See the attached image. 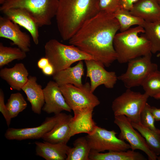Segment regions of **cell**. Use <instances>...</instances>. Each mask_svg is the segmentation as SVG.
<instances>
[{
	"label": "cell",
	"instance_id": "cell-1",
	"mask_svg": "<svg viewBox=\"0 0 160 160\" xmlns=\"http://www.w3.org/2000/svg\"><path fill=\"white\" fill-rule=\"evenodd\" d=\"M119 29L113 13L100 11L83 25L69 43L108 67L117 59L113 41Z\"/></svg>",
	"mask_w": 160,
	"mask_h": 160
},
{
	"label": "cell",
	"instance_id": "cell-2",
	"mask_svg": "<svg viewBox=\"0 0 160 160\" xmlns=\"http://www.w3.org/2000/svg\"><path fill=\"white\" fill-rule=\"evenodd\" d=\"M55 16L62 39L69 40L89 20L100 11L99 0H58Z\"/></svg>",
	"mask_w": 160,
	"mask_h": 160
},
{
	"label": "cell",
	"instance_id": "cell-3",
	"mask_svg": "<svg viewBox=\"0 0 160 160\" xmlns=\"http://www.w3.org/2000/svg\"><path fill=\"white\" fill-rule=\"evenodd\" d=\"M144 32L142 26H137L116 34L113 44L118 62L128 63L151 53L150 43L145 34L138 35L140 33Z\"/></svg>",
	"mask_w": 160,
	"mask_h": 160
},
{
	"label": "cell",
	"instance_id": "cell-4",
	"mask_svg": "<svg viewBox=\"0 0 160 160\" xmlns=\"http://www.w3.org/2000/svg\"><path fill=\"white\" fill-rule=\"evenodd\" d=\"M44 49L45 57L53 67L55 73L70 67L76 62L94 59L75 46L63 44L56 39L47 41Z\"/></svg>",
	"mask_w": 160,
	"mask_h": 160
},
{
	"label": "cell",
	"instance_id": "cell-5",
	"mask_svg": "<svg viewBox=\"0 0 160 160\" xmlns=\"http://www.w3.org/2000/svg\"><path fill=\"white\" fill-rule=\"evenodd\" d=\"M58 0H7L1 6V12L7 9L19 8L27 11L39 27L50 25L55 17Z\"/></svg>",
	"mask_w": 160,
	"mask_h": 160
},
{
	"label": "cell",
	"instance_id": "cell-6",
	"mask_svg": "<svg viewBox=\"0 0 160 160\" xmlns=\"http://www.w3.org/2000/svg\"><path fill=\"white\" fill-rule=\"evenodd\" d=\"M67 104L74 112V116L82 113L92 112L100 102L91 90L87 82L80 87L67 84L60 86Z\"/></svg>",
	"mask_w": 160,
	"mask_h": 160
},
{
	"label": "cell",
	"instance_id": "cell-7",
	"mask_svg": "<svg viewBox=\"0 0 160 160\" xmlns=\"http://www.w3.org/2000/svg\"><path fill=\"white\" fill-rule=\"evenodd\" d=\"M149 97L145 93L142 94L127 89L112 103L114 116L124 115L131 122H140L141 113Z\"/></svg>",
	"mask_w": 160,
	"mask_h": 160
},
{
	"label": "cell",
	"instance_id": "cell-8",
	"mask_svg": "<svg viewBox=\"0 0 160 160\" xmlns=\"http://www.w3.org/2000/svg\"><path fill=\"white\" fill-rule=\"evenodd\" d=\"M151 54L129 61L126 71L118 77L127 89L141 86L150 73L158 70L157 65L151 61Z\"/></svg>",
	"mask_w": 160,
	"mask_h": 160
},
{
	"label": "cell",
	"instance_id": "cell-9",
	"mask_svg": "<svg viewBox=\"0 0 160 160\" xmlns=\"http://www.w3.org/2000/svg\"><path fill=\"white\" fill-rule=\"evenodd\" d=\"M117 132L96 126L85 137L91 149L98 152L125 151L130 149L129 143L116 137Z\"/></svg>",
	"mask_w": 160,
	"mask_h": 160
},
{
	"label": "cell",
	"instance_id": "cell-10",
	"mask_svg": "<svg viewBox=\"0 0 160 160\" xmlns=\"http://www.w3.org/2000/svg\"><path fill=\"white\" fill-rule=\"evenodd\" d=\"M114 122L120 130L118 137L128 142L131 150L142 151L147 155L149 160L157 159V156L151 150L144 138L135 129L131 121L125 116H114Z\"/></svg>",
	"mask_w": 160,
	"mask_h": 160
},
{
	"label": "cell",
	"instance_id": "cell-11",
	"mask_svg": "<svg viewBox=\"0 0 160 160\" xmlns=\"http://www.w3.org/2000/svg\"><path fill=\"white\" fill-rule=\"evenodd\" d=\"M62 113L47 117L41 125L36 127L8 128L5 133L4 136L9 140H22L42 138L45 134L53 128L60 119Z\"/></svg>",
	"mask_w": 160,
	"mask_h": 160
},
{
	"label": "cell",
	"instance_id": "cell-12",
	"mask_svg": "<svg viewBox=\"0 0 160 160\" xmlns=\"http://www.w3.org/2000/svg\"><path fill=\"white\" fill-rule=\"evenodd\" d=\"M87 69L86 76L89 78L92 92L101 85L108 89L114 87L118 80L114 71H108L105 66L99 62L94 59L84 61Z\"/></svg>",
	"mask_w": 160,
	"mask_h": 160
},
{
	"label": "cell",
	"instance_id": "cell-13",
	"mask_svg": "<svg viewBox=\"0 0 160 160\" xmlns=\"http://www.w3.org/2000/svg\"><path fill=\"white\" fill-rule=\"evenodd\" d=\"M43 89L44 100L42 108L43 111L55 115L64 111L71 112L72 110L66 103L60 86L55 81H49Z\"/></svg>",
	"mask_w": 160,
	"mask_h": 160
},
{
	"label": "cell",
	"instance_id": "cell-14",
	"mask_svg": "<svg viewBox=\"0 0 160 160\" xmlns=\"http://www.w3.org/2000/svg\"><path fill=\"white\" fill-rule=\"evenodd\" d=\"M0 37L11 40L13 45L26 52L30 50L31 38L22 32L18 25L6 17H0Z\"/></svg>",
	"mask_w": 160,
	"mask_h": 160
},
{
	"label": "cell",
	"instance_id": "cell-15",
	"mask_svg": "<svg viewBox=\"0 0 160 160\" xmlns=\"http://www.w3.org/2000/svg\"><path fill=\"white\" fill-rule=\"evenodd\" d=\"M73 117L71 114L62 113L59 120L53 128L47 133L42 139L52 143H67L73 133Z\"/></svg>",
	"mask_w": 160,
	"mask_h": 160
},
{
	"label": "cell",
	"instance_id": "cell-16",
	"mask_svg": "<svg viewBox=\"0 0 160 160\" xmlns=\"http://www.w3.org/2000/svg\"><path fill=\"white\" fill-rule=\"evenodd\" d=\"M2 12L12 21L27 30L30 33L35 44H38L39 27L27 11L21 8H12L6 10Z\"/></svg>",
	"mask_w": 160,
	"mask_h": 160
},
{
	"label": "cell",
	"instance_id": "cell-17",
	"mask_svg": "<svg viewBox=\"0 0 160 160\" xmlns=\"http://www.w3.org/2000/svg\"><path fill=\"white\" fill-rule=\"evenodd\" d=\"M28 72L24 64L17 63L11 68H4L0 71V76L12 89L20 91L28 79Z\"/></svg>",
	"mask_w": 160,
	"mask_h": 160
},
{
	"label": "cell",
	"instance_id": "cell-18",
	"mask_svg": "<svg viewBox=\"0 0 160 160\" xmlns=\"http://www.w3.org/2000/svg\"><path fill=\"white\" fill-rule=\"evenodd\" d=\"M37 156L46 160H66L67 152L70 147L65 143H52L44 141H36Z\"/></svg>",
	"mask_w": 160,
	"mask_h": 160
},
{
	"label": "cell",
	"instance_id": "cell-19",
	"mask_svg": "<svg viewBox=\"0 0 160 160\" xmlns=\"http://www.w3.org/2000/svg\"><path fill=\"white\" fill-rule=\"evenodd\" d=\"M25 94L27 99L31 105L32 111L39 115L41 113L44 104L43 89L38 84L36 76H30L22 88Z\"/></svg>",
	"mask_w": 160,
	"mask_h": 160
},
{
	"label": "cell",
	"instance_id": "cell-20",
	"mask_svg": "<svg viewBox=\"0 0 160 160\" xmlns=\"http://www.w3.org/2000/svg\"><path fill=\"white\" fill-rule=\"evenodd\" d=\"M84 73L83 60H80L73 67H70L55 73L52 77L59 86L71 84L80 87L83 85L81 79Z\"/></svg>",
	"mask_w": 160,
	"mask_h": 160
},
{
	"label": "cell",
	"instance_id": "cell-21",
	"mask_svg": "<svg viewBox=\"0 0 160 160\" xmlns=\"http://www.w3.org/2000/svg\"><path fill=\"white\" fill-rule=\"evenodd\" d=\"M130 12L146 22H152L160 20V6L157 0H139Z\"/></svg>",
	"mask_w": 160,
	"mask_h": 160
},
{
	"label": "cell",
	"instance_id": "cell-22",
	"mask_svg": "<svg viewBox=\"0 0 160 160\" xmlns=\"http://www.w3.org/2000/svg\"><path fill=\"white\" fill-rule=\"evenodd\" d=\"M89 160H145L146 158L141 153L135 151H109L103 153L91 150Z\"/></svg>",
	"mask_w": 160,
	"mask_h": 160
},
{
	"label": "cell",
	"instance_id": "cell-23",
	"mask_svg": "<svg viewBox=\"0 0 160 160\" xmlns=\"http://www.w3.org/2000/svg\"><path fill=\"white\" fill-rule=\"evenodd\" d=\"M73 144V147L68 150L66 160H89L91 149L85 137L77 138Z\"/></svg>",
	"mask_w": 160,
	"mask_h": 160
},
{
	"label": "cell",
	"instance_id": "cell-24",
	"mask_svg": "<svg viewBox=\"0 0 160 160\" xmlns=\"http://www.w3.org/2000/svg\"><path fill=\"white\" fill-rule=\"evenodd\" d=\"M132 126L145 139L151 150L156 155L160 154V137L155 132L142 124L140 122H131Z\"/></svg>",
	"mask_w": 160,
	"mask_h": 160
},
{
	"label": "cell",
	"instance_id": "cell-25",
	"mask_svg": "<svg viewBox=\"0 0 160 160\" xmlns=\"http://www.w3.org/2000/svg\"><path fill=\"white\" fill-rule=\"evenodd\" d=\"M143 27L145 35L150 43L151 53L160 52V20L152 22L144 21Z\"/></svg>",
	"mask_w": 160,
	"mask_h": 160
},
{
	"label": "cell",
	"instance_id": "cell-26",
	"mask_svg": "<svg viewBox=\"0 0 160 160\" xmlns=\"http://www.w3.org/2000/svg\"><path fill=\"white\" fill-rule=\"evenodd\" d=\"M113 14L119 23L121 32L127 30L134 25L143 27L145 21L143 19L131 14L129 11L120 8Z\"/></svg>",
	"mask_w": 160,
	"mask_h": 160
},
{
	"label": "cell",
	"instance_id": "cell-27",
	"mask_svg": "<svg viewBox=\"0 0 160 160\" xmlns=\"http://www.w3.org/2000/svg\"><path fill=\"white\" fill-rule=\"evenodd\" d=\"M26 57V52L19 47L4 46L0 43V67L8 64L13 60H22Z\"/></svg>",
	"mask_w": 160,
	"mask_h": 160
},
{
	"label": "cell",
	"instance_id": "cell-28",
	"mask_svg": "<svg viewBox=\"0 0 160 160\" xmlns=\"http://www.w3.org/2000/svg\"><path fill=\"white\" fill-rule=\"evenodd\" d=\"M6 104L12 119L17 116L25 109L27 105L23 96L20 92L12 94Z\"/></svg>",
	"mask_w": 160,
	"mask_h": 160
},
{
	"label": "cell",
	"instance_id": "cell-29",
	"mask_svg": "<svg viewBox=\"0 0 160 160\" xmlns=\"http://www.w3.org/2000/svg\"><path fill=\"white\" fill-rule=\"evenodd\" d=\"M145 93L149 97H153L160 93V71H154L147 77L142 85Z\"/></svg>",
	"mask_w": 160,
	"mask_h": 160
},
{
	"label": "cell",
	"instance_id": "cell-30",
	"mask_svg": "<svg viewBox=\"0 0 160 160\" xmlns=\"http://www.w3.org/2000/svg\"><path fill=\"white\" fill-rule=\"evenodd\" d=\"M151 106L146 103L142 110L140 115V122L143 125L152 130L158 132L159 129L155 125V121L151 112Z\"/></svg>",
	"mask_w": 160,
	"mask_h": 160
},
{
	"label": "cell",
	"instance_id": "cell-31",
	"mask_svg": "<svg viewBox=\"0 0 160 160\" xmlns=\"http://www.w3.org/2000/svg\"><path fill=\"white\" fill-rule=\"evenodd\" d=\"M100 11L113 13L120 8V0H99Z\"/></svg>",
	"mask_w": 160,
	"mask_h": 160
},
{
	"label": "cell",
	"instance_id": "cell-32",
	"mask_svg": "<svg viewBox=\"0 0 160 160\" xmlns=\"http://www.w3.org/2000/svg\"><path fill=\"white\" fill-rule=\"evenodd\" d=\"M0 111L4 117L7 125H10L12 119L10 117L9 112L4 103V96L3 91L1 89L0 90Z\"/></svg>",
	"mask_w": 160,
	"mask_h": 160
},
{
	"label": "cell",
	"instance_id": "cell-33",
	"mask_svg": "<svg viewBox=\"0 0 160 160\" xmlns=\"http://www.w3.org/2000/svg\"><path fill=\"white\" fill-rule=\"evenodd\" d=\"M139 0H120V8L130 11L134 4Z\"/></svg>",
	"mask_w": 160,
	"mask_h": 160
},
{
	"label": "cell",
	"instance_id": "cell-34",
	"mask_svg": "<svg viewBox=\"0 0 160 160\" xmlns=\"http://www.w3.org/2000/svg\"><path fill=\"white\" fill-rule=\"evenodd\" d=\"M41 70L43 74L46 76H52L55 73L54 68L50 63Z\"/></svg>",
	"mask_w": 160,
	"mask_h": 160
},
{
	"label": "cell",
	"instance_id": "cell-35",
	"mask_svg": "<svg viewBox=\"0 0 160 160\" xmlns=\"http://www.w3.org/2000/svg\"><path fill=\"white\" fill-rule=\"evenodd\" d=\"M50 63L48 59L46 57H42L38 61L37 65L38 67L42 70Z\"/></svg>",
	"mask_w": 160,
	"mask_h": 160
},
{
	"label": "cell",
	"instance_id": "cell-36",
	"mask_svg": "<svg viewBox=\"0 0 160 160\" xmlns=\"http://www.w3.org/2000/svg\"><path fill=\"white\" fill-rule=\"evenodd\" d=\"M150 110L155 121H160V108H157L154 106H151Z\"/></svg>",
	"mask_w": 160,
	"mask_h": 160
},
{
	"label": "cell",
	"instance_id": "cell-37",
	"mask_svg": "<svg viewBox=\"0 0 160 160\" xmlns=\"http://www.w3.org/2000/svg\"><path fill=\"white\" fill-rule=\"evenodd\" d=\"M153 97L156 99L160 100V93L155 95Z\"/></svg>",
	"mask_w": 160,
	"mask_h": 160
},
{
	"label": "cell",
	"instance_id": "cell-38",
	"mask_svg": "<svg viewBox=\"0 0 160 160\" xmlns=\"http://www.w3.org/2000/svg\"><path fill=\"white\" fill-rule=\"evenodd\" d=\"M7 0H0V4L1 5L2 4Z\"/></svg>",
	"mask_w": 160,
	"mask_h": 160
},
{
	"label": "cell",
	"instance_id": "cell-39",
	"mask_svg": "<svg viewBox=\"0 0 160 160\" xmlns=\"http://www.w3.org/2000/svg\"><path fill=\"white\" fill-rule=\"evenodd\" d=\"M156 56L158 57H160V52L157 54Z\"/></svg>",
	"mask_w": 160,
	"mask_h": 160
},
{
	"label": "cell",
	"instance_id": "cell-40",
	"mask_svg": "<svg viewBox=\"0 0 160 160\" xmlns=\"http://www.w3.org/2000/svg\"><path fill=\"white\" fill-rule=\"evenodd\" d=\"M157 159L158 160H160V156H157Z\"/></svg>",
	"mask_w": 160,
	"mask_h": 160
},
{
	"label": "cell",
	"instance_id": "cell-41",
	"mask_svg": "<svg viewBox=\"0 0 160 160\" xmlns=\"http://www.w3.org/2000/svg\"><path fill=\"white\" fill-rule=\"evenodd\" d=\"M158 134L159 135L160 137V129H159V131L158 132Z\"/></svg>",
	"mask_w": 160,
	"mask_h": 160
},
{
	"label": "cell",
	"instance_id": "cell-42",
	"mask_svg": "<svg viewBox=\"0 0 160 160\" xmlns=\"http://www.w3.org/2000/svg\"><path fill=\"white\" fill-rule=\"evenodd\" d=\"M158 3L160 6V0H157Z\"/></svg>",
	"mask_w": 160,
	"mask_h": 160
}]
</instances>
